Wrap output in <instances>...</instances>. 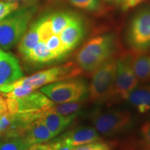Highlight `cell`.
<instances>
[{
    "mask_svg": "<svg viewBox=\"0 0 150 150\" xmlns=\"http://www.w3.org/2000/svg\"><path fill=\"white\" fill-rule=\"evenodd\" d=\"M136 6H138V0H126L121 5V7L124 11H126L134 8Z\"/></svg>",
    "mask_w": 150,
    "mask_h": 150,
    "instance_id": "obj_32",
    "label": "cell"
},
{
    "mask_svg": "<svg viewBox=\"0 0 150 150\" xmlns=\"http://www.w3.org/2000/svg\"><path fill=\"white\" fill-rule=\"evenodd\" d=\"M76 8L88 12H97L102 9L100 0H69Z\"/></svg>",
    "mask_w": 150,
    "mask_h": 150,
    "instance_id": "obj_24",
    "label": "cell"
},
{
    "mask_svg": "<svg viewBox=\"0 0 150 150\" xmlns=\"http://www.w3.org/2000/svg\"><path fill=\"white\" fill-rule=\"evenodd\" d=\"M37 11L35 5L17 8L0 21V47L4 50L13 47L27 31L29 22Z\"/></svg>",
    "mask_w": 150,
    "mask_h": 150,
    "instance_id": "obj_2",
    "label": "cell"
},
{
    "mask_svg": "<svg viewBox=\"0 0 150 150\" xmlns=\"http://www.w3.org/2000/svg\"><path fill=\"white\" fill-rule=\"evenodd\" d=\"M38 33L40 36V41L46 42L52 35L54 34L52 29L51 22L50 20V16H43L38 19Z\"/></svg>",
    "mask_w": 150,
    "mask_h": 150,
    "instance_id": "obj_23",
    "label": "cell"
},
{
    "mask_svg": "<svg viewBox=\"0 0 150 150\" xmlns=\"http://www.w3.org/2000/svg\"><path fill=\"white\" fill-rule=\"evenodd\" d=\"M29 146L24 137L7 138L0 142V150H26Z\"/></svg>",
    "mask_w": 150,
    "mask_h": 150,
    "instance_id": "obj_22",
    "label": "cell"
},
{
    "mask_svg": "<svg viewBox=\"0 0 150 150\" xmlns=\"http://www.w3.org/2000/svg\"><path fill=\"white\" fill-rule=\"evenodd\" d=\"M138 150H150L149 149H148V148H145V149H138Z\"/></svg>",
    "mask_w": 150,
    "mask_h": 150,
    "instance_id": "obj_37",
    "label": "cell"
},
{
    "mask_svg": "<svg viewBox=\"0 0 150 150\" xmlns=\"http://www.w3.org/2000/svg\"><path fill=\"white\" fill-rule=\"evenodd\" d=\"M72 150H112V147L108 142L99 140L86 145L77 146L73 148Z\"/></svg>",
    "mask_w": 150,
    "mask_h": 150,
    "instance_id": "obj_26",
    "label": "cell"
},
{
    "mask_svg": "<svg viewBox=\"0 0 150 150\" xmlns=\"http://www.w3.org/2000/svg\"><path fill=\"white\" fill-rule=\"evenodd\" d=\"M127 41L134 52H146L150 49V8L138 13L127 31Z\"/></svg>",
    "mask_w": 150,
    "mask_h": 150,
    "instance_id": "obj_8",
    "label": "cell"
},
{
    "mask_svg": "<svg viewBox=\"0 0 150 150\" xmlns=\"http://www.w3.org/2000/svg\"><path fill=\"white\" fill-rule=\"evenodd\" d=\"M49 99L56 104L85 99L88 93L87 82L78 76L54 82L41 88Z\"/></svg>",
    "mask_w": 150,
    "mask_h": 150,
    "instance_id": "obj_4",
    "label": "cell"
},
{
    "mask_svg": "<svg viewBox=\"0 0 150 150\" xmlns=\"http://www.w3.org/2000/svg\"><path fill=\"white\" fill-rule=\"evenodd\" d=\"M82 72L83 70L78 66L76 63H66L60 66L40 71L27 77L20 79L10 86V89L11 91L13 89L15 86L26 84L32 86L36 90L44 85L79 76Z\"/></svg>",
    "mask_w": 150,
    "mask_h": 150,
    "instance_id": "obj_6",
    "label": "cell"
},
{
    "mask_svg": "<svg viewBox=\"0 0 150 150\" xmlns=\"http://www.w3.org/2000/svg\"><path fill=\"white\" fill-rule=\"evenodd\" d=\"M115 50V38L106 34L90 39L76 55V62L83 71L93 73L102 63L112 57Z\"/></svg>",
    "mask_w": 150,
    "mask_h": 150,
    "instance_id": "obj_1",
    "label": "cell"
},
{
    "mask_svg": "<svg viewBox=\"0 0 150 150\" xmlns=\"http://www.w3.org/2000/svg\"><path fill=\"white\" fill-rule=\"evenodd\" d=\"M116 76L110 99L127 100L130 93L138 86V80L132 67V54H125L116 59Z\"/></svg>",
    "mask_w": 150,
    "mask_h": 150,
    "instance_id": "obj_7",
    "label": "cell"
},
{
    "mask_svg": "<svg viewBox=\"0 0 150 150\" xmlns=\"http://www.w3.org/2000/svg\"><path fill=\"white\" fill-rule=\"evenodd\" d=\"M147 1V0H138V5H139L140 4L143 3L144 1Z\"/></svg>",
    "mask_w": 150,
    "mask_h": 150,
    "instance_id": "obj_36",
    "label": "cell"
},
{
    "mask_svg": "<svg viewBox=\"0 0 150 150\" xmlns=\"http://www.w3.org/2000/svg\"><path fill=\"white\" fill-rule=\"evenodd\" d=\"M105 1H109V0H105Z\"/></svg>",
    "mask_w": 150,
    "mask_h": 150,
    "instance_id": "obj_38",
    "label": "cell"
},
{
    "mask_svg": "<svg viewBox=\"0 0 150 150\" xmlns=\"http://www.w3.org/2000/svg\"><path fill=\"white\" fill-rule=\"evenodd\" d=\"M7 107L6 104V100L2 97L0 96V115L7 112Z\"/></svg>",
    "mask_w": 150,
    "mask_h": 150,
    "instance_id": "obj_33",
    "label": "cell"
},
{
    "mask_svg": "<svg viewBox=\"0 0 150 150\" xmlns=\"http://www.w3.org/2000/svg\"><path fill=\"white\" fill-rule=\"evenodd\" d=\"M85 32V24L78 16L59 35L65 50L70 53L83 40Z\"/></svg>",
    "mask_w": 150,
    "mask_h": 150,
    "instance_id": "obj_11",
    "label": "cell"
},
{
    "mask_svg": "<svg viewBox=\"0 0 150 150\" xmlns=\"http://www.w3.org/2000/svg\"><path fill=\"white\" fill-rule=\"evenodd\" d=\"M114 1H115L116 4L118 6H121L126 0H114Z\"/></svg>",
    "mask_w": 150,
    "mask_h": 150,
    "instance_id": "obj_34",
    "label": "cell"
},
{
    "mask_svg": "<svg viewBox=\"0 0 150 150\" xmlns=\"http://www.w3.org/2000/svg\"><path fill=\"white\" fill-rule=\"evenodd\" d=\"M84 104H85V99L76 101V102L61 103L57 105L54 104V106L50 108V110L63 115H71L79 112L83 107Z\"/></svg>",
    "mask_w": 150,
    "mask_h": 150,
    "instance_id": "obj_20",
    "label": "cell"
},
{
    "mask_svg": "<svg viewBox=\"0 0 150 150\" xmlns=\"http://www.w3.org/2000/svg\"><path fill=\"white\" fill-rule=\"evenodd\" d=\"M127 100L140 113L150 112V85L136 87Z\"/></svg>",
    "mask_w": 150,
    "mask_h": 150,
    "instance_id": "obj_14",
    "label": "cell"
},
{
    "mask_svg": "<svg viewBox=\"0 0 150 150\" xmlns=\"http://www.w3.org/2000/svg\"><path fill=\"white\" fill-rule=\"evenodd\" d=\"M52 147H53L52 150H72L74 148L65 142L61 138L52 142Z\"/></svg>",
    "mask_w": 150,
    "mask_h": 150,
    "instance_id": "obj_30",
    "label": "cell"
},
{
    "mask_svg": "<svg viewBox=\"0 0 150 150\" xmlns=\"http://www.w3.org/2000/svg\"><path fill=\"white\" fill-rule=\"evenodd\" d=\"M142 143L146 148L150 149V120L145 122L140 128Z\"/></svg>",
    "mask_w": 150,
    "mask_h": 150,
    "instance_id": "obj_29",
    "label": "cell"
},
{
    "mask_svg": "<svg viewBox=\"0 0 150 150\" xmlns=\"http://www.w3.org/2000/svg\"><path fill=\"white\" fill-rule=\"evenodd\" d=\"M61 138L72 147L100 140L99 134L91 127H77L68 131Z\"/></svg>",
    "mask_w": 150,
    "mask_h": 150,
    "instance_id": "obj_12",
    "label": "cell"
},
{
    "mask_svg": "<svg viewBox=\"0 0 150 150\" xmlns=\"http://www.w3.org/2000/svg\"><path fill=\"white\" fill-rule=\"evenodd\" d=\"M13 117V115L8 112L0 115V138H3L4 136L5 132L12 121Z\"/></svg>",
    "mask_w": 150,
    "mask_h": 150,
    "instance_id": "obj_28",
    "label": "cell"
},
{
    "mask_svg": "<svg viewBox=\"0 0 150 150\" xmlns=\"http://www.w3.org/2000/svg\"><path fill=\"white\" fill-rule=\"evenodd\" d=\"M77 115L78 112L63 115L49 110L43 115L42 119L52 136L55 137L70 126Z\"/></svg>",
    "mask_w": 150,
    "mask_h": 150,
    "instance_id": "obj_13",
    "label": "cell"
},
{
    "mask_svg": "<svg viewBox=\"0 0 150 150\" xmlns=\"http://www.w3.org/2000/svg\"><path fill=\"white\" fill-rule=\"evenodd\" d=\"M91 121L99 134L111 137L130 128L133 118L128 110L95 111L92 114Z\"/></svg>",
    "mask_w": 150,
    "mask_h": 150,
    "instance_id": "obj_5",
    "label": "cell"
},
{
    "mask_svg": "<svg viewBox=\"0 0 150 150\" xmlns=\"http://www.w3.org/2000/svg\"><path fill=\"white\" fill-rule=\"evenodd\" d=\"M49 16L54 34L59 35L61 31L78 16V15L67 11H60Z\"/></svg>",
    "mask_w": 150,
    "mask_h": 150,
    "instance_id": "obj_19",
    "label": "cell"
},
{
    "mask_svg": "<svg viewBox=\"0 0 150 150\" xmlns=\"http://www.w3.org/2000/svg\"><path fill=\"white\" fill-rule=\"evenodd\" d=\"M23 76L18 60L14 55L0 50V93H9V88Z\"/></svg>",
    "mask_w": 150,
    "mask_h": 150,
    "instance_id": "obj_9",
    "label": "cell"
},
{
    "mask_svg": "<svg viewBox=\"0 0 150 150\" xmlns=\"http://www.w3.org/2000/svg\"><path fill=\"white\" fill-rule=\"evenodd\" d=\"M24 59L31 63L38 64L50 63L57 60L56 56L50 51L46 42L42 41H39V42L29 52Z\"/></svg>",
    "mask_w": 150,
    "mask_h": 150,
    "instance_id": "obj_17",
    "label": "cell"
},
{
    "mask_svg": "<svg viewBox=\"0 0 150 150\" xmlns=\"http://www.w3.org/2000/svg\"><path fill=\"white\" fill-rule=\"evenodd\" d=\"M18 8V1H0V21L7 15Z\"/></svg>",
    "mask_w": 150,
    "mask_h": 150,
    "instance_id": "obj_27",
    "label": "cell"
},
{
    "mask_svg": "<svg viewBox=\"0 0 150 150\" xmlns=\"http://www.w3.org/2000/svg\"><path fill=\"white\" fill-rule=\"evenodd\" d=\"M132 67L138 81L150 82V54L146 52H135L132 54Z\"/></svg>",
    "mask_w": 150,
    "mask_h": 150,
    "instance_id": "obj_15",
    "label": "cell"
},
{
    "mask_svg": "<svg viewBox=\"0 0 150 150\" xmlns=\"http://www.w3.org/2000/svg\"><path fill=\"white\" fill-rule=\"evenodd\" d=\"M53 147H52V142L50 144H33V145L29 146L26 150H52Z\"/></svg>",
    "mask_w": 150,
    "mask_h": 150,
    "instance_id": "obj_31",
    "label": "cell"
},
{
    "mask_svg": "<svg viewBox=\"0 0 150 150\" xmlns=\"http://www.w3.org/2000/svg\"><path fill=\"white\" fill-rule=\"evenodd\" d=\"M24 138L30 145L42 143L50 140L54 137L47 127L43 122L42 117L39 118L31 124L28 129Z\"/></svg>",
    "mask_w": 150,
    "mask_h": 150,
    "instance_id": "obj_16",
    "label": "cell"
},
{
    "mask_svg": "<svg viewBox=\"0 0 150 150\" xmlns=\"http://www.w3.org/2000/svg\"><path fill=\"white\" fill-rule=\"evenodd\" d=\"M50 51L56 56L57 60L63 59L68 55L69 52L65 50L59 35L53 34L46 42Z\"/></svg>",
    "mask_w": 150,
    "mask_h": 150,
    "instance_id": "obj_21",
    "label": "cell"
},
{
    "mask_svg": "<svg viewBox=\"0 0 150 150\" xmlns=\"http://www.w3.org/2000/svg\"><path fill=\"white\" fill-rule=\"evenodd\" d=\"M40 41L38 33V20H36L30 26L29 30L26 31L19 44V51L24 57L29 54Z\"/></svg>",
    "mask_w": 150,
    "mask_h": 150,
    "instance_id": "obj_18",
    "label": "cell"
},
{
    "mask_svg": "<svg viewBox=\"0 0 150 150\" xmlns=\"http://www.w3.org/2000/svg\"><path fill=\"white\" fill-rule=\"evenodd\" d=\"M116 59L110 57L93 72V79L88 87L90 100L102 103L111 99L115 86Z\"/></svg>",
    "mask_w": 150,
    "mask_h": 150,
    "instance_id": "obj_3",
    "label": "cell"
},
{
    "mask_svg": "<svg viewBox=\"0 0 150 150\" xmlns=\"http://www.w3.org/2000/svg\"><path fill=\"white\" fill-rule=\"evenodd\" d=\"M35 91V89L32 86L26 84H20V85L15 86L13 89L6 93V96L9 98H21L27 96Z\"/></svg>",
    "mask_w": 150,
    "mask_h": 150,
    "instance_id": "obj_25",
    "label": "cell"
},
{
    "mask_svg": "<svg viewBox=\"0 0 150 150\" xmlns=\"http://www.w3.org/2000/svg\"><path fill=\"white\" fill-rule=\"evenodd\" d=\"M18 102V112L44 113L54 106L52 102L42 92L33 91L27 96L16 98Z\"/></svg>",
    "mask_w": 150,
    "mask_h": 150,
    "instance_id": "obj_10",
    "label": "cell"
},
{
    "mask_svg": "<svg viewBox=\"0 0 150 150\" xmlns=\"http://www.w3.org/2000/svg\"><path fill=\"white\" fill-rule=\"evenodd\" d=\"M2 1H22V0H2ZM23 1H27V0H23Z\"/></svg>",
    "mask_w": 150,
    "mask_h": 150,
    "instance_id": "obj_35",
    "label": "cell"
}]
</instances>
